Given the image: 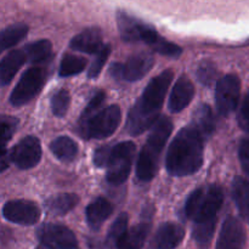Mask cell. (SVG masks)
<instances>
[{
    "label": "cell",
    "instance_id": "cell-1",
    "mask_svg": "<svg viewBox=\"0 0 249 249\" xmlns=\"http://www.w3.org/2000/svg\"><path fill=\"white\" fill-rule=\"evenodd\" d=\"M207 138L194 124H189L177 134L170 143L165 167L173 177H187L201 169L203 164L204 142Z\"/></svg>",
    "mask_w": 249,
    "mask_h": 249
},
{
    "label": "cell",
    "instance_id": "cell-2",
    "mask_svg": "<svg viewBox=\"0 0 249 249\" xmlns=\"http://www.w3.org/2000/svg\"><path fill=\"white\" fill-rule=\"evenodd\" d=\"M173 77L174 72L167 70L148 83L140 99L129 112L126 130L130 135H140L158 121Z\"/></svg>",
    "mask_w": 249,
    "mask_h": 249
},
{
    "label": "cell",
    "instance_id": "cell-3",
    "mask_svg": "<svg viewBox=\"0 0 249 249\" xmlns=\"http://www.w3.org/2000/svg\"><path fill=\"white\" fill-rule=\"evenodd\" d=\"M173 130V123L168 117L158 119L148 135L147 141L141 150L136 165V177L142 181H150L158 170L160 153Z\"/></svg>",
    "mask_w": 249,
    "mask_h": 249
},
{
    "label": "cell",
    "instance_id": "cell-4",
    "mask_svg": "<svg viewBox=\"0 0 249 249\" xmlns=\"http://www.w3.org/2000/svg\"><path fill=\"white\" fill-rule=\"evenodd\" d=\"M224 201L223 189L218 185H208L195 190L186 201L185 214L195 224L216 220Z\"/></svg>",
    "mask_w": 249,
    "mask_h": 249
},
{
    "label": "cell",
    "instance_id": "cell-5",
    "mask_svg": "<svg viewBox=\"0 0 249 249\" xmlns=\"http://www.w3.org/2000/svg\"><path fill=\"white\" fill-rule=\"evenodd\" d=\"M121 121V108L117 105H112L101 111H96L87 118H80L78 133L85 140L106 139L117 130Z\"/></svg>",
    "mask_w": 249,
    "mask_h": 249
},
{
    "label": "cell",
    "instance_id": "cell-6",
    "mask_svg": "<svg viewBox=\"0 0 249 249\" xmlns=\"http://www.w3.org/2000/svg\"><path fill=\"white\" fill-rule=\"evenodd\" d=\"M48 80V67L45 65H34L22 74L15 89L10 95V104L21 107L28 104L43 89Z\"/></svg>",
    "mask_w": 249,
    "mask_h": 249
},
{
    "label": "cell",
    "instance_id": "cell-7",
    "mask_svg": "<svg viewBox=\"0 0 249 249\" xmlns=\"http://www.w3.org/2000/svg\"><path fill=\"white\" fill-rule=\"evenodd\" d=\"M135 151L136 146L131 141H124L112 146L106 164V179L109 184L118 186L128 179Z\"/></svg>",
    "mask_w": 249,
    "mask_h": 249
},
{
    "label": "cell",
    "instance_id": "cell-8",
    "mask_svg": "<svg viewBox=\"0 0 249 249\" xmlns=\"http://www.w3.org/2000/svg\"><path fill=\"white\" fill-rule=\"evenodd\" d=\"M153 65L155 58L151 53H140L130 56L124 63H112L109 67V74L116 79L135 82L145 77Z\"/></svg>",
    "mask_w": 249,
    "mask_h": 249
},
{
    "label": "cell",
    "instance_id": "cell-9",
    "mask_svg": "<svg viewBox=\"0 0 249 249\" xmlns=\"http://www.w3.org/2000/svg\"><path fill=\"white\" fill-rule=\"evenodd\" d=\"M241 82L237 75L226 74L218 80L215 88V104L219 114L228 117L238 105Z\"/></svg>",
    "mask_w": 249,
    "mask_h": 249
},
{
    "label": "cell",
    "instance_id": "cell-10",
    "mask_svg": "<svg viewBox=\"0 0 249 249\" xmlns=\"http://www.w3.org/2000/svg\"><path fill=\"white\" fill-rule=\"evenodd\" d=\"M36 237L44 247L50 249H75L78 246L74 232L58 224H44L36 230Z\"/></svg>",
    "mask_w": 249,
    "mask_h": 249
},
{
    "label": "cell",
    "instance_id": "cell-11",
    "mask_svg": "<svg viewBox=\"0 0 249 249\" xmlns=\"http://www.w3.org/2000/svg\"><path fill=\"white\" fill-rule=\"evenodd\" d=\"M41 158V145L36 136L22 139L9 153V160L19 169L34 168Z\"/></svg>",
    "mask_w": 249,
    "mask_h": 249
},
{
    "label": "cell",
    "instance_id": "cell-12",
    "mask_svg": "<svg viewBox=\"0 0 249 249\" xmlns=\"http://www.w3.org/2000/svg\"><path fill=\"white\" fill-rule=\"evenodd\" d=\"M2 215L11 223L31 226L38 223L40 219V209L32 201L14 199L5 203Z\"/></svg>",
    "mask_w": 249,
    "mask_h": 249
},
{
    "label": "cell",
    "instance_id": "cell-13",
    "mask_svg": "<svg viewBox=\"0 0 249 249\" xmlns=\"http://www.w3.org/2000/svg\"><path fill=\"white\" fill-rule=\"evenodd\" d=\"M153 208L147 207L142 212V219L140 223L134 228L126 230L123 237L117 243V249H142L146 242L148 233L151 230V223H152Z\"/></svg>",
    "mask_w": 249,
    "mask_h": 249
},
{
    "label": "cell",
    "instance_id": "cell-14",
    "mask_svg": "<svg viewBox=\"0 0 249 249\" xmlns=\"http://www.w3.org/2000/svg\"><path fill=\"white\" fill-rule=\"evenodd\" d=\"M246 231L241 221L229 216L224 221L215 249H245Z\"/></svg>",
    "mask_w": 249,
    "mask_h": 249
},
{
    "label": "cell",
    "instance_id": "cell-15",
    "mask_svg": "<svg viewBox=\"0 0 249 249\" xmlns=\"http://www.w3.org/2000/svg\"><path fill=\"white\" fill-rule=\"evenodd\" d=\"M185 237V230L177 223H164L158 228L152 238V249H174Z\"/></svg>",
    "mask_w": 249,
    "mask_h": 249
},
{
    "label": "cell",
    "instance_id": "cell-16",
    "mask_svg": "<svg viewBox=\"0 0 249 249\" xmlns=\"http://www.w3.org/2000/svg\"><path fill=\"white\" fill-rule=\"evenodd\" d=\"M195 96V87L187 75H181L175 83L169 97V109L173 113L181 112L186 108Z\"/></svg>",
    "mask_w": 249,
    "mask_h": 249
},
{
    "label": "cell",
    "instance_id": "cell-17",
    "mask_svg": "<svg viewBox=\"0 0 249 249\" xmlns=\"http://www.w3.org/2000/svg\"><path fill=\"white\" fill-rule=\"evenodd\" d=\"M26 62H29L26 48L12 50L0 61V87L10 84L19 68Z\"/></svg>",
    "mask_w": 249,
    "mask_h": 249
},
{
    "label": "cell",
    "instance_id": "cell-18",
    "mask_svg": "<svg viewBox=\"0 0 249 249\" xmlns=\"http://www.w3.org/2000/svg\"><path fill=\"white\" fill-rule=\"evenodd\" d=\"M70 45L73 50L82 51L85 53H97L104 46L101 29L97 27L84 29L71 40Z\"/></svg>",
    "mask_w": 249,
    "mask_h": 249
},
{
    "label": "cell",
    "instance_id": "cell-19",
    "mask_svg": "<svg viewBox=\"0 0 249 249\" xmlns=\"http://www.w3.org/2000/svg\"><path fill=\"white\" fill-rule=\"evenodd\" d=\"M112 213H113V206L111 202L107 201L106 198L99 197L87 207L85 216H87L88 225L92 230H97L111 216Z\"/></svg>",
    "mask_w": 249,
    "mask_h": 249
},
{
    "label": "cell",
    "instance_id": "cell-20",
    "mask_svg": "<svg viewBox=\"0 0 249 249\" xmlns=\"http://www.w3.org/2000/svg\"><path fill=\"white\" fill-rule=\"evenodd\" d=\"M232 198L240 215L249 224V181L243 178H236L233 180Z\"/></svg>",
    "mask_w": 249,
    "mask_h": 249
},
{
    "label": "cell",
    "instance_id": "cell-21",
    "mask_svg": "<svg viewBox=\"0 0 249 249\" xmlns=\"http://www.w3.org/2000/svg\"><path fill=\"white\" fill-rule=\"evenodd\" d=\"M79 203V197L75 194H60L45 201V207L51 214L65 215Z\"/></svg>",
    "mask_w": 249,
    "mask_h": 249
},
{
    "label": "cell",
    "instance_id": "cell-22",
    "mask_svg": "<svg viewBox=\"0 0 249 249\" xmlns=\"http://www.w3.org/2000/svg\"><path fill=\"white\" fill-rule=\"evenodd\" d=\"M50 151L61 162H72L78 155V145L68 136H60L50 143Z\"/></svg>",
    "mask_w": 249,
    "mask_h": 249
},
{
    "label": "cell",
    "instance_id": "cell-23",
    "mask_svg": "<svg viewBox=\"0 0 249 249\" xmlns=\"http://www.w3.org/2000/svg\"><path fill=\"white\" fill-rule=\"evenodd\" d=\"M28 31V26L24 23L11 24L0 31V53L19 43L27 36Z\"/></svg>",
    "mask_w": 249,
    "mask_h": 249
},
{
    "label": "cell",
    "instance_id": "cell-24",
    "mask_svg": "<svg viewBox=\"0 0 249 249\" xmlns=\"http://www.w3.org/2000/svg\"><path fill=\"white\" fill-rule=\"evenodd\" d=\"M192 124L197 129H199L207 139L214 133V130H215V118H214L213 112H212L211 107L208 105H202L197 108V111L194 114Z\"/></svg>",
    "mask_w": 249,
    "mask_h": 249
},
{
    "label": "cell",
    "instance_id": "cell-25",
    "mask_svg": "<svg viewBox=\"0 0 249 249\" xmlns=\"http://www.w3.org/2000/svg\"><path fill=\"white\" fill-rule=\"evenodd\" d=\"M24 48H26L29 62L34 63V65H43V63H46L50 60L51 53H53L51 43L49 40H46V39L28 44Z\"/></svg>",
    "mask_w": 249,
    "mask_h": 249
},
{
    "label": "cell",
    "instance_id": "cell-26",
    "mask_svg": "<svg viewBox=\"0 0 249 249\" xmlns=\"http://www.w3.org/2000/svg\"><path fill=\"white\" fill-rule=\"evenodd\" d=\"M88 65L87 58L82 56H75L72 53H66L61 61L58 74L60 77H71V75L79 74L85 70Z\"/></svg>",
    "mask_w": 249,
    "mask_h": 249
},
{
    "label": "cell",
    "instance_id": "cell-27",
    "mask_svg": "<svg viewBox=\"0 0 249 249\" xmlns=\"http://www.w3.org/2000/svg\"><path fill=\"white\" fill-rule=\"evenodd\" d=\"M18 125V119L0 114V157L6 156V146L14 136Z\"/></svg>",
    "mask_w": 249,
    "mask_h": 249
},
{
    "label": "cell",
    "instance_id": "cell-28",
    "mask_svg": "<svg viewBox=\"0 0 249 249\" xmlns=\"http://www.w3.org/2000/svg\"><path fill=\"white\" fill-rule=\"evenodd\" d=\"M71 104V96L68 90L60 89L56 91L51 97V111L53 116L62 118L68 111V107Z\"/></svg>",
    "mask_w": 249,
    "mask_h": 249
},
{
    "label": "cell",
    "instance_id": "cell-29",
    "mask_svg": "<svg viewBox=\"0 0 249 249\" xmlns=\"http://www.w3.org/2000/svg\"><path fill=\"white\" fill-rule=\"evenodd\" d=\"M128 215L125 213H122L118 218L114 220L109 228L108 235H107V243L111 246H117V243L121 241L123 237L124 233L128 230Z\"/></svg>",
    "mask_w": 249,
    "mask_h": 249
},
{
    "label": "cell",
    "instance_id": "cell-30",
    "mask_svg": "<svg viewBox=\"0 0 249 249\" xmlns=\"http://www.w3.org/2000/svg\"><path fill=\"white\" fill-rule=\"evenodd\" d=\"M216 220L214 221H207V223H198L195 224L194 231H192V236L196 240L198 245L207 246L211 240L213 238L214 231H215Z\"/></svg>",
    "mask_w": 249,
    "mask_h": 249
},
{
    "label": "cell",
    "instance_id": "cell-31",
    "mask_svg": "<svg viewBox=\"0 0 249 249\" xmlns=\"http://www.w3.org/2000/svg\"><path fill=\"white\" fill-rule=\"evenodd\" d=\"M112 49L109 44H106L101 48V50L96 53V58L94 60L92 65L90 66L89 72H88V77L90 79H95V78L99 77V74L101 73L102 68H104L105 63H106L107 58L109 57V53H111Z\"/></svg>",
    "mask_w": 249,
    "mask_h": 249
},
{
    "label": "cell",
    "instance_id": "cell-32",
    "mask_svg": "<svg viewBox=\"0 0 249 249\" xmlns=\"http://www.w3.org/2000/svg\"><path fill=\"white\" fill-rule=\"evenodd\" d=\"M198 80L204 85H211L216 77V67L212 61H203L197 70Z\"/></svg>",
    "mask_w": 249,
    "mask_h": 249
},
{
    "label": "cell",
    "instance_id": "cell-33",
    "mask_svg": "<svg viewBox=\"0 0 249 249\" xmlns=\"http://www.w3.org/2000/svg\"><path fill=\"white\" fill-rule=\"evenodd\" d=\"M105 99H106V94H105V91H102V90L97 91L96 94L92 96V99L90 100L89 104H88V106L85 107V109L83 111L80 118H87V117L91 116L92 113H95V112L99 109V107L104 104Z\"/></svg>",
    "mask_w": 249,
    "mask_h": 249
},
{
    "label": "cell",
    "instance_id": "cell-34",
    "mask_svg": "<svg viewBox=\"0 0 249 249\" xmlns=\"http://www.w3.org/2000/svg\"><path fill=\"white\" fill-rule=\"evenodd\" d=\"M238 124L242 130L249 133V90L241 105L240 113H238Z\"/></svg>",
    "mask_w": 249,
    "mask_h": 249
},
{
    "label": "cell",
    "instance_id": "cell-35",
    "mask_svg": "<svg viewBox=\"0 0 249 249\" xmlns=\"http://www.w3.org/2000/svg\"><path fill=\"white\" fill-rule=\"evenodd\" d=\"M238 156L243 172L249 177V138H245L240 143Z\"/></svg>",
    "mask_w": 249,
    "mask_h": 249
},
{
    "label": "cell",
    "instance_id": "cell-36",
    "mask_svg": "<svg viewBox=\"0 0 249 249\" xmlns=\"http://www.w3.org/2000/svg\"><path fill=\"white\" fill-rule=\"evenodd\" d=\"M112 146H104V147H100L95 151L94 153V163L96 167L99 168H105L107 164V160H108L109 152H111Z\"/></svg>",
    "mask_w": 249,
    "mask_h": 249
},
{
    "label": "cell",
    "instance_id": "cell-37",
    "mask_svg": "<svg viewBox=\"0 0 249 249\" xmlns=\"http://www.w3.org/2000/svg\"><path fill=\"white\" fill-rule=\"evenodd\" d=\"M36 249H50V248H48V247H38Z\"/></svg>",
    "mask_w": 249,
    "mask_h": 249
}]
</instances>
